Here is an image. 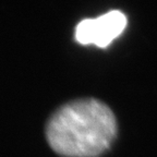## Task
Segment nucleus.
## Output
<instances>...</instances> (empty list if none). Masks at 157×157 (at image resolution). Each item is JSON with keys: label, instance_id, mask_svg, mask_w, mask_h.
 <instances>
[{"label": "nucleus", "instance_id": "f03ea898", "mask_svg": "<svg viewBox=\"0 0 157 157\" xmlns=\"http://www.w3.org/2000/svg\"><path fill=\"white\" fill-rule=\"evenodd\" d=\"M127 17L120 10H110L93 19H84L75 27V39L83 45L107 47L124 31Z\"/></svg>", "mask_w": 157, "mask_h": 157}, {"label": "nucleus", "instance_id": "f257e3e1", "mask_svg": "<svg viewBox=\"0 0 157 157\" xmlns=\"http://www.w3.org/2000/svg\"><path fill=\"white\" fill-rule=\"evenodd\" d=\"M117 122L111 109L96 98L75 99L57 109L46 127L52 150L68 157L101 154L116 136Z\"/></svg>", "mask_w": 157, "mask_h": 157}]
</instances>
